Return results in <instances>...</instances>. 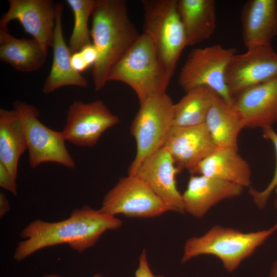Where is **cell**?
Listing matches in <instances>:
<instances>
[{
	"instance_id": "cell-18",
	"label": "cell",
	"mask_w": 277,
	"mask_h": 277,
	"mask_svg": "<svg viewBox=\"0 0 277 277\" xmlns=\"http://www.w3.org/2000/svg\"><path fill=\"white\" fill-rule=\"evenodd\" d=\"M64 6L56 3V17L52 48L53 61L49 75L43 87V92L49 94L63 87L73 86L86 87V79L72 68L71 53L65 42L62 28V16Z\"/></svg>"
},
{
	"instance_id": "cell-32",
	"label": "cell",
	"mask_w": 277,
	"mask_h": 277,
	"mask_svg": "<svg viewBox=\"0 0 277 277\" xmlns=\"http://www.w3.org/2000/svg\"><path fill=\"white\" fill-rule=\"evenodd\" d=\"M269 277H277V260H275L272 265Z\"/></svg>"
},
{
	"instance_id": "cell-13",
	"label": "cell",
	"mask_w": 277,
	"mask_h": 277,
	"mask_svg": "<svg viewBox=\"0 0 277 277\" xmlns=\"http://www.w3.org/2000/svg\"><path fill=\"white\" fill-rule=\"evenodd\" d=\"M179 171L171 155L163 147L145 158L133 175L144 181L171 211L184 213L182 195L176 182Z\"/></svg>"
},
{
	"instance_id": "cell-6",
	"label": "cell",
	"mask_w": 277,
	"mask_h": 277,
	"mask_svg": "<svg viewBox=\"0 0 277 277\" xmlns=\"http://www.w3.org/2000/svg\"><path fill=\"white\" fill-rule=\"evenodd\" d=\"M174 104L166 92L155 95L140 104L130 128L136 151L128 175H133L145 158L164 146L173 127Z\"/></svg>"
},
{
	"instance_id": "cell-16",
	"label": "cell",
	"mask_w": 277,
	"mask_h": 277,
	"mask_svg": "<svg viewBox=\"0 0 277 277\" xmlns=\"http://www.w3.org/2000/svg\"><path fill=\"white\" fill-rule=\"evenodd\" d=\"M244 187L202 175L191 174L182 195L185 212L201 218L221 201L240 196Z\"/></svg>"
},
{
	"instance_id": "cell-15",
	"label": "cell",
	"mask_w": 277,
	"mask_h": 277,
	"mask_svg": "<svg viewBox=\"0 0 277 277\" xmlns=\"http://www.w3.org/2000/svg\"><path fill=\"white\" fill-rule=\"evenodd\" d=\"M180 171L190 172L217 147L204 124L191 127H173L163 146Z\"/></svg>"
},
{
	"instance_id": "cell-25",
	"label": "cell",
	"mask_w": 277,
	"mask_h": 277,
	"mask_svg": "<svg viewBox=\"0 0 277 277\" xmlns=\"http://www.w3.org/2000/svg\"><path fill=\"white\" fill-rule=\"evenodd\" d=\"M96 0H66L73 13L74 25L69 42L71 54L92 44L88 21L95 6Z\"/></svg>"
},
{
	"instance_id": "cell-2",
	"label": "cell",
	"mask_w": 277,
	"mask_h": 277,
	"mask_svg": "<svg viewBox=\"0 0 277 277\" xmlns=\"http://www.w3.org/2000/svg\"><path fill=\"white\" fill-rule=\"evenodd\" d=\"M123 0H96L92 14L90 34L98 58L92 67L96 91L103 89L112 67L139 37Z\"/></svg>"
},
{
	"instance_id": "cell-28",
	"label": "cell",
	"mask_w": 277,
	"mask_h": 277,
	"mask_svg": "<svg viewBox=\"0 0 277 277\" xmlns=\"http://www.w3.org/2000/svg\"><path fill=\"white\" fill-rule=\"evenodd\" d=\"M135 277H164L163 276H155L151 272L149 267L147 254L144 250L139 257L138 267L135 273Z\"/></svg>"
},
{
	"instance_id": "cell-33",
	"label": "cell",
	"mask_w": 277,
	"mask_h": 277,
	"mask_svg": "<svg viewBox=\"0 0 277 277\" xmlns=\"http://www.w3.org/2000/svg\"><path fill=\"white\" fill-rule=\"evenodd\" d=\"M43 277H63V276L57 275V274H50L45 275H44ZM93 277H103V276L101 275V274H97L94 275Z\"/></svg>"
},
{
	"instance_id": "cell-19",
	"label": "cell",
	"mask_w": 277,
	"mask_h": 277,
	"mask_svg": "<svg viewBox=\"0 0 277 277\" xmlns=\"http://www.w3.org/2000/svg\"><path fill=\"white\" fill-rule=\"evenodd\" d=\"M249 187L251 183L249 165L231 148H217L200 162L190 172Z\"/></svg>"
},
{
	"instance_id": "cell-20",
	"label": "cell",
	"mask_w": 277,
	"mask_h": 277,
	"mask_svg": "<svg viewBox=\"0 0 277 277\" xmlns=\"http://www.w3.org/2000/svg\"><path fill=\"white\" fill-rule=\"evenodd\" d=\"M47 52L34 38H16L7 28H0V60L24 72L37 71L45 63Z\"/></svg>"
},
{
	"instance_id": "cell-30",
	"label": "cell",
	"mask_w": 277,
	"mask_h": 277,
	"mask_svg": "<svg viewBox=\"0 0 277 277\" xmlns=\"http://www.w3.org/2000/svg\"><path fill=\"white\" fill-rule=\"evenodd\" d=\"M71 63L73 69L80 73L89 67L80 51L71 54Z\"/></svg>"
},
{
	"instance_id": "cell-3",
	"label": "cell",
	"mask_w": 277,
	"mask_h": 277,
	"mask_svg": "<svg viewBox=\"0 0 277 277\" xmlns=\"http://www.w3.org/2000/svg\"><path fill=\"white\" fill-rule=\"evenodd\" d=\"M159 60L151 38L143 32L112 67L107 82L117 81L129 86L140 104L150 97L166 92L170 81Z\"/></svg>"
},
{
	"instance_id": "cell-8",
	"label": "cell",
	"mask_w": 277,
	"mask_h": 277,
	"mask_svg": "<svg viewBox=\"0 0 277 277\" xmlns=\"http://www.w3.org/2000/svg\"><path fill=\"white\" fill-rule=\"evenodd\" d=\"M13 107L23 125L30 167L34 168L43 163L53 162L74 168L75 162L66 148L62 131L53 130L43 124L38 119L39 111L35 106L16 101Z\"/></svg>"
},
{
	"instance_id": "cell-34",
	"label": "cell",
	"mask_w": 277,
	"mask_h": 277,
	"mask_svg": "<svg viewBox=\"0 0 277 277\" xmlns=\"http://www.w3.org/2000/svg\"><path fill=\"white\" fill-rule=\"evenodd\" d=\"M274 207L276 210L277 211V188H276V196L274 201Z\"/></svg>"
},
{
	"instance_id": "cell-24",
	"label": "cell",
	"mask_w": 277,
	"mask_h": 277,
	"mask_svg": "<svg viewBox=\"0 0 277 277\" xmlns=\"http://www.w3.org/2000/svg\"><path fill=\"white\" fill-rule=\"evenodd\" d=\"M217 94L206 87L186 92L174 104L173 127H191L204 124L208 111Z\"/></svg>"
},
{
	"instance_id": "cell-5",
	"label": "cell",
	"mask_w": 277,
	"mask_h": 277,
	"mask_svg": "<svg viewBox=\"0 0 277 277\" xmlns=\"http://www.w3.org/2000/svg\"><path fill=\"white\" fill-rule=\"evenodd\" d=\"M143 33L152 39L159 60L171 79L181 53L187 45L177 0H143Z\"/></svg>"
},
{
	"instance_id": "cell-23",
	"label": "cell",
	"mask_w": 277,
	"mask_h": 277,
	"mask_svg": "<svg viewBox=\"0 0 277 277\" xmlns=\"http://www.w3.org/2000/svg\"><path fill=\"white\" fill-rule=\"evenodd\" d=\"M27 149L21 117L13 109H0V163L16 180L21 155Z\"/></svg>"
},
{
	"instance_id": "cell-29",
	"label": "cell",
	"mask_w": 277,
	"mask_h": 277,
	"mask_svg": "<svg viewBox=\"0 0 277 277\" xmlns=\"http://www.w3.org/2000/svg\"><path fill=\"white\" fill-rule=\"evenodd\" d=\"M80 51L89 67L93 66L98 58V53L94 46L92 44L88 45Z\"/></svg>"
},
{
	"instance_id": "cell-31",
	"label": "cell",
	"mask_w": 277,
	"mask_h": 277,
	"mask_svg": "<svg viewBox=\"0 0 277 277\" xmlns=\"http://www.w3.org/2000/svg\"><path fill=\"white\" fill-rule=\"evenodd\" d=\"M10 210V205L5 194L0 193V216L2 217Z\"/></svg>"
},
{
	"instance_id": "cell-17",
	"label": "cell",
	"mask_w": 277,
	"mask_h": 277,
	"mask_svg": "<svg viewBox=\"0 0 277 277\" xmlns=\"http://www.w3.org/2000/svg\"><path fill=\"white\" fill-rule=\"evenodd\" d=\"M241 19L243 40L247 49L271 46L277 35V1H247Z\"/></svg>"
},
{
	"instance_id": "cell-9",
	"label": "cell",
	"mask_w": 277,
	"mask_h": 277,
	"mask_svg": "<svg viewBox=\"0 0 277 277\" xmlns=\"http://www.w3.org/2000/svg\"><path fill=\"white\" fill-rule=\"evenodd\" d=\"M98 210L111 216L122 214L136 217H153L171 211L149 186L135 175L120 179L105 195Z\"/></svg>"
},
{
	"instance_id": "cell-14",
	"label": "cell",
	"mask_w": 277,
	"mask_h": 277,
	"mask_svg": "<svg viewBox=\"0 0 277 277\" xmlns=\"http://www.w3.org/2000/svg\"><path fill=\"white\" fill-rule=\"evenodd\" d=\"M232 107L244 128L272 127L277 122V77L241 92Z\"/></svg>"
},
{
	"instance_id": "cell-10",
	"label": "cell",
	"mask_w": 277,
	"mask_h": 277,
	"mask_svg": "<svg viewBox=\"0 0 277 277\" xmlns=\"http://www.w3.org/2000/svg\"><path fill=\"white\" fill-rule=\"evenodd\" d=\"M120 123L100 100L85 103L75 101L69 106L62 132L66 141L82 147L95 145L103 133Z\"/></svg>"
},
{
	"instance_id": "cell-11",
	"label": "cell",
	"mask_w": 277,
	"mask_h": 277,
	"mask_svg": "<svg viewBox=\"0 0 277 277\" xmlns=\"http://www.w3.org/2000/svg\"><path fill=\"white\" fill-rule=\"evenodd\" d=\"M276 77L277 53L271 46H263L235 54L228 65L226 81L233 101L243 91Z\"/></svg>"
},
{
	"instance_id": "cell-21",
	"label": "cell",
	"mask_w": 277,
	"mask_h": 277,
	"mask_svg": "<svg viewBox=\"0 0 277 277\" xmlns=\"http://www.w3.org/2000/svg\"><path fill=\"white\" fill-rule=\"evenodd\" d=\"M177 8L187 46L200 44L213 35L216 28L214 1L177 0Z\"/></svg>"
},
{
	"instance_id": "cell-1",
	"label": "cell",
	"mask_w": 277,
	"mask_h": 277,
	"mask_svg": "<svg viewBox=\"0 0 277 277\" xmlns=\"http://www.w3.org/2000/svg\"><path fill=\"white\" fill-rule=\"evenodd\" d=\"M122 225L120 219L88 206L74 209L69 217L60 222L35 220L21 232L24 240L18 243L13 259L21 262L43 248L62 244L81 253L93 246L105 231Z\"/></svg>"
},
{
	"instance_id": "cell-7",
	"label": "cell",
	"mask_w": 277,
	"mask_h": 277,
	"mask_svg": "<svg viewBox=\"0 0 277 277\" xmlns=\"http://www.w3.org/2000/svg\"><path fill=\"white\" fill-rule=\"evenodd\" d=\"M236 54L233 48L213 45L191 51L179 75V85L186 92L199 87L212 89L232 106L226 81L228 65Z\"/></svg>"
},
{
	"instance_id": "cell-22",
	"label": "cell",
	"mask_w": 277,
	"mask_h": 277,
	"mask_svg": "<svg viewBox=\"0 0 277 277\" xmlns=\"http://www.w3.org/2000/svg\"><path fill=\"white\" fill-rule=\"evenodd\" d=\"M204 124L217 147L238 150V137L244 128L243 124L232 107L218 95L208 111Z\"/></svg>"
},
{
	"instance_id": "cell-12",
	"label": "cell",
	"mask_w": 277,
	"mask_h": 277,
	"mask_svg": "<svg viewBox=\"0 0 277 277\" xmlns=\"http://www.w3.org/2000/svg\"><path fill=\"white\" fill-rule=\"evenodd\" d=\"M9 8L0 20V28L17 20L47 52L52 47L56 17V4L51 0H9Z\"/></svg>"
},
{
	"instance_id": "cell-4",
	"label": "cell",
	"mask_w": 277,
	"mask_h": 277,
	"mask_svg": "<svg viewBox=\"0 0 277 277\" xmlns=\"http://www.w3.org/2000/svg\"><path fill=\"white\" fill-rule=\"evenodd\" d=\"M276 231L277 222L268 229L250 232L215 225L204 235L186 241L181 262L211 255L220 260L227 271L233 272Z\"/></svg>"
},
{
	"instance_id": "cell-27",
	"label": "cell",
	"mask_w": 277,
	"mask_h": 277,
	"mask_svg": "<svg viewBox=\"0 0 277 277\" xmlns=\"http://www.w3.org/2000/svg\"><path fill=\"white\" fill-rule=\"evenodd\" d=\"M0 186L9 191L14 195L17 194L16 179H15L7 168L0 163Z\"/></svg>"
},
{
	"instance_id": "cell-26",
	"label": "cell",
	"mask_w": 277,
	"mask_h": 277,
	"mask_svg": "<svg viewBox=\"0 0 277 277\" xmlns=\"http://www.w3.org/2000/svg\"><path fill=\"white\" fill-rule=\"evenodd\" d=\"M263 136L272 143L276 155V165L273 176L267 187L262 191L250 188L249 192L256 206L260 209H264L274 190L277 188V133L272 127L263 129Z\"/></svg>"
}]
</instances>
